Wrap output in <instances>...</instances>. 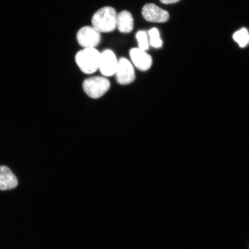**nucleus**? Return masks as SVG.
Returning a JSON list of instances; mask_svg holds the SVG:
<instances>
[{
	"label": "nucleus",
	"instance_id": "f257e3e1",
	"mask_svg": "<svg viewBox=\"0 0 249 249\" xmlns=\"http://www.w3.org/2000/svg\"><path fill=\"white\" fill-rule=\"evenodd\" d=\"M117 12L111 7H105L96 12L92 18V27L99 33H110L116 28Z\"/></svg>",
	"mask_w": 249,
	"mask_h": 249
},
{
	"label": "nucleus",
	"instance_id": "f03ea898",
	"mask_svg": "<svg viewBox=\"0 0 249 249\" xmlns=\"http://www.w3.org/2000/svg\"><path fill=\"white\" fill-rule=\"evenodd\" d=\"M101 54L96 48H84L77 52L75 61L83 73L92 74L99 70Z\"/></svg>",
	"mask_w": 249,
	"mask_h": 249
},
{
	"label": "nucleus",
	"instance_id": "7ed1b4c3",
	"mask_svg": "<svg viewBox=\"0 0 249 249\" xmlns=\"http://www.w3.org/2000/svg\"><path fill=\"white\" fill-rule=\"evenodd\" d=\"M110 87V83L107 78L92 77L85 80L83 89L89 97L97 99L102 97Z\"/></svg>",
	"mask_w": 249,
	"mask_h": 249
},
{
	"label": "nucleus",
	"instance_id": "20e7f679",
	"mask_svg": "<svg viewBox=\"0 0 249 249\" xmlns=\"http://www.w3.org/2000/svg\"><path fill=\"white\" fill-rule=\"evenodd\" d=\"M78 43L84 48H95L101 40V33L92 26H85L78 31Z\"/></svg>",
	"mask_w": 249,
	"mask_h": 249
},
{
	"label": "nucleus",
	"instance_id": "39448f33",
	"mask_svg": "<svg viewBox=\"0 0 249 249\" xmlns=\"http://www.w3.org/2000/svg\"><path fill=\"white\" fill-rule=\"evenodd\" d=\"M117 82L120 85H129L135 79V70L131 62L122 57L118 60L116 73Z\"/></svg>",
	"mask_w": 249,
	"mask_h": 249
},
{
	"label": "nucleus",
	"instance_id": "423d86ee",
	"mask_svg": "<svg viewBox=\"0 0 249 249\" xmlns=\"http://www.w3.org/2000/svg\"><path fill=\"white\" fill-rule=\"evenodd\" d=\"M118 60L116 54L111 50L107 49L101 54L99 70L105 76H111L116 73Z\"/></svg>",
	"mask_w": 249,
	"mask_h": 249
},
{
	"label": "nucleus",
	"instance_id": "0eeeda50",
	"mask_svg": "<svg viewBox=\"0 0 249 249\" xmlns=\"http://www.w3.org/2000/svg\"><path fill=\"white\" fill-rule=\"evenodd\" d=\"M142 17L149 22L164 23L169 19V14L154 4H147L142 9Z\"/></svg>",
	"mask_w": 249,
	"mask_h": 249
},
{
	"label": "nucleus",
	"instance_id": "6e6552de",
	"mask_svg": "<svg viewBox=\"0 0 249 249\" xmlns=\"http://www.w3.org/2000/svg\"><path fill=\"white\" fill-rule=\"evenodd\" d=\"M130 57L135 66L140 71H147L152 65L151 56L144 51L138 48H133L129 52Z\"/></svg>",
	"mask_w": 249,
	"mask_h": 249
},
{
	"label": "nucleus",
	"instance_id": "1a4fd4ad",
	"mask_svg": "<svg viewBox=\"0 0 249 249\" xmlns=\"http://www.w3.org/2000/svg\"><path fill=\"white\" fill-rule=\"evenodd\" d=\"M18 185V180L7 166H0V190L1 191H8L15 189Z\"/></svg>",
	"mask_w": 249,
	"mask_h": 249
},
{
	"label": "nucleus",
	"instance_id": "9d476101",
	"mask_svg": "<svg viewBox=\"0 0 249 249\" xmlns=\"http://www.w3.org/2000/svg\"><path fill=\"white\" fill-rule=\"evenodd\" d=\"M134 20L129 11L124 10L117 16L116 28L122 33H129L133 30Z\"/></svg>",
	"mask_w": 249,
	"mask_h": 249
},
{
	"label": "nucleus",
	"instance_id": "9b49d317",
	"mask_svg": "<svg viewBox=\"0 0 249 249\" xmlns=\"http://www.w3.org/2000/svg\"><path fill=\"white\" fill-rule=\"evenodd\" d=\"M233 39L238 43L241 48H245L249 43V34L248 31L245 28L236 31L233 34Z\"/></svg>",
	"mask_w": 249,
	"mask_h": 249
},
{
	"label": "nucleus",
	"instance_id": "f8f14e48",
	"mask_svg": "<svg viewBox=\"0 0 249 249\" xmlns=\"http://www.w3.org/2000/svg\"><path fill=\"white\" fill-rule=\"evenodd\" d=\"M149 43L155 48H160L162 46L163 42L160 39V31L156 28H152L148 31Z\"/></svg>",
	"mask_w": 249,
	"mask_h": 249
},
{
	"label": "nucleus",
	"instance_id": "ddd939ff",
	"mask_svg": "<svg viewBox=\"0 0 249 249\" xmlns=\"http://www.w3.org/2000/svg\"><path fill=\"white\" fill-rule=\"evenodd\" d=\"M136 38L138 40L139 49L144 51L149 49L148 35L145 31H139L136 34Z\"/></svg>",
	"mask_w": 249,
	"mask_h": 249
},
{
	"label": "nucleus",
	"instance_id": "4468645a",
	"mask_svg": "<svg viewBox=\"0 0 249 249\" xmlns=\"http://www.w3.org/2000/svg\"><path fill=\"white\" fill-rule=\"evenodd\" d=\"M179 1L180 0H160V1L164 4H174Z\"/></svg>",
	"mask_w": 249,
	"mask_h": 249
}]
</instances>
